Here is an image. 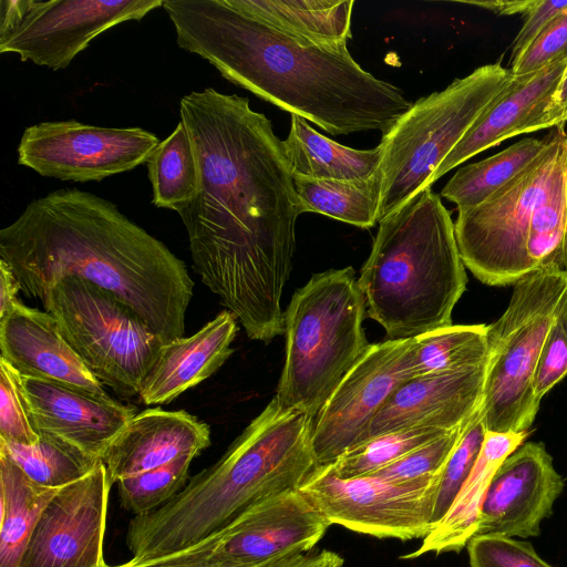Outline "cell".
Returning <instances> with one entry per match:
<instances>
[{"label":"cell","mask_w":567,"mask_h":567,"mask_svg":"<svg viewBox=\"0 0 567 567\" xmlns=\"http://www.w3.org/2000/svg\"><path fill=\"white\" fill-rule=\"evenodd\" d=\"M199 168L178 212L195 272L251 340L284 334L281 297L302 214L282 141L249 100L213 87L179 102Z\"/></svg>","instance_id":"obj_1"},{"label":"cell","mask_w":567,"mask_h":567,"mask_svg":"<svg viewBox=\"0 0 567 567\" xmlns=\"http://www.w3.org/2000/svg\"><path fill=\"white\" fill-rule=\"evenodd\" d=\"M0 259L28 298L78 276L130 306L166 343L184 337L194 281L183 260L93 193L61 188L0 230Z\"/></svg>","instance_id":"obj_2"},{"label":"cell","mask_w":567,"mask_h":567,"mask_svg":"<svg viewBox=\"0 0 567 567\" xmlns=\"http://www.w3.org/2000/svg\"><path fill=\"white\" fill-rule=\"evenodd\" d=\"M177 45L229 82L332 135L388 133L411 107L403 92L360 66L347 43L301 42L226 0H166Z\"/></svg>","instance_id":"obj_3"},{"label":"cell","mask_w":567,"mask_h":567,"mask_svg":"<svg viewBox=\"0 0 567 567\" xmlns=\"http://www.w3.org/2000/svg\"><path fill=\"white\" fill-rule=\"evenodd\" d=\"M313 420L274 396L216 463L131 520L126 544L133 556L125 564L141 566L193 547L256 502L299 489L318 467Z\"/></svg>","instance_id":"obj_4"},{"label":"cell","mask_w":567,"mask_h":567,"mask_svg":"<svg viewBox=\"0 0 567 567\" xmlns=\"http://www.w3.org/2000/svg\"><path fill=\"white\" fill-rule=\"evenodd\" d=\"M358 284L388 340L452 324L467 284L450 212L431 187L379 221Z\"/></svg>","instance_id":"obj_5"},{"label":"cell","mask_w":567,"mask_h":567,"mask_svg":"<svg viewBox=\"0 0 567 567\" xmlns=\"http://www.w3.org/2000/svg\"><path fill=\"white\" fill-rule=\"evenodd\" d=\"M365 298L352 267L311 276L284 312L285 363L275 398L316 417L370 343Z\"/></svg>","instance_id":"obj_6"},{"label":"cell","mask_w":567,"mask_h":567,"mask_svg":"<svg viewBox=\"0 0 567 567\" xmlns=\"http://www.w3.org/2000/svg\"><path fill=\"white\" fill-rule=\"evenodd\" d=\"M512 78L501 63L480 66L419 99L382 135L379 221L430 187L432 174Z\"/></svg>","instance_id":"obj_7"},{"label":"cell","mask_w":567,"mask_h":567,"mask_svg":"<svg viewBox=\"0 0 567 567\" xmlns=\"http://www.w3.org/2000/svg\"><path fill=\"white\" fill-rule=\"evenodd\" d=\"M507 309L487 328L489 362L482 411L487 431L527 433L538 412L532 389L549 328L567 293V271L536 269L514 285Z\"/></svg>","instance_id":"obj_8"},{"label":"cell","mask_w":567,"mask_h":567,"mask_svg":"<svg viewBox=\"0 0 567 567\" xmlns=\"http://www.w3.org/2000/svg\"><path fill=\"white\" fill-rule=\"evenodd\" d=\"M65 341L103 385L131 398L164 341L125 302L78 276H65L40 300Z\"/></svg>","instance_id":"obj_9"},{"label":"cell","mask_w":567,"mask_h":567,"mask_svg":"<svg viewBox=\"0 0 567 567\" xmlns=\"http://www.w3.org/2000/svg\"><path fill=\"white\" fill-rule=\"evenodd\" d=\"M567 162V132L554 127L546 150L477 206L458 209L455 237L464 266L488 286L514 285L534 271L526 250L535 209Z\"/></svg>","instance_id":"obj_10"},{"label":"cell","mask_w":567,"mask_h":567,"mask_svg":"<svg viewBox=\"0 0 567 567\" xmlns=\"http://www.w3.org/2000/svg\"><path fill=\"white\" fill-rule=\"evenodd\" d=\"M329 526L299 489L284 492L256 502L195 546L147 564L264 567L284 557L312 550Z\"/></svg>","instance_id":"obj_11"},{"label":"cell","mask_w":567,"mask_h":567,"mask_svg":"<svg viewBox=\"0 0 567 567\" xmlns=\"http://www.w3.org/2000/svg\"><path fill=\"white\" fill-rule=\"evenodd\" d=\"M163 4V0H1L0 53L63 70L104 31L141 21Z\"/></svg>","instance_id":"obj_12"},{"label":"cell","mask_w":567,"mask_h":567,"mask_svg":"<svg viewBox=\"0 0 567 567\" xmlns=\"http://www.w3.org/2000/svg\"><path fill=\"white\" fill-rule=\"evenodd\" d=\"M437 475L393 482L375 475L340 478L318 466L299 491L330 525L378 538H424L433 529Z\"/></svg>","instance_id":"obj_13"},{"label":"cell","mask_w":567,"mask_h":567,"mask_svg":"<svg viewBox=\"0 0 567 567\" xmlns=\"http://www.w3.org/2000/svg\"><path fill=\"white\" fill-rule=\"evenodd\" d=\"M159 142L141 127H103L76 120L41 122L24 128L18 164L43 177L102 181L147 163Z\"/></svg>","instance_id":"obj_14"},{"label":"cell","mask_w":567,"mask_h":567,"mask_svg":"<svg viewBox=\"0 0 567 567\" xmlns=\"http://www.w3.org/2000/svg\"><path fill=\"white\" fill-rule=\"evenodd\" d=\"M415 339L370 344L313 420L312 449L318 466L333 463L365 441L371 422L388 399L414 378Z\"/></svg>","instance_id":"obj_15"},{"label":"cell","mask_w":567,"mask_h":567,"mask_svg":"<svg viewBox=\"0 0 567 567\" xmlns=\"http://www.w3.org/2000/svg\"><path fill=\"white\" fill-rule=\"evenodd\" d=\"M103 463L58 491L44 508L19 567H95L103 540L111 488Z\"/></svg>","instance_id":"obj_16"},{"label":"cell","mask_w":567,"mask_h":567,"mask_svg":"<svg viewBox=\"0 0 567 567\" xmlns=\"http://www.w3.org/2000/svg\"><path fill=\"white\" fill-rule=\"evenodd\" d=\"M563 489L564 481L544 443L522 444L495 471L474 536H538L542 522L551 515Z\"/></svg>","instance_id":"obj_17"},{"label":"cell","mask_w":567,"mask_h":567,"mask_svg":"<svg viewBox=\"0 0 567 567\" xmlns=\"http://www.w3.org/2000/svg\"><path fill=\"white\" fill-rule=\"evenodd\" d=\"M18 379L38 434L55 436L99 458L136 414L135 408L109 395L95 396L45 379Z\"/></svg>","instance_id":"obj_18"},{"label":"cell","mask_w":567,"mask_h":567,"mask_svg":"<svg viewBox=\"0 0 567 567\" xmlns=\"http://www.w3.org/2000/svg\"><path fill=\"white\" fill-rule=\"evenodd\" d=\"M489 357L455 371L415 377L388 399L371 422L365 441L413 427L451 431L481 408Z\"/></svg>","instance_id":"obj_19"},{"label":"cell","mask_w":567,"mask_h":567,"mask_svg":"<svg viewBox=\"0 0 567 567\" xmlns=\"http://www.w3.org/2000/svg\"><path fill=\"white\" fill-rule=\"evenodd\" d=\"M0 359L18 374L55 381L95 396H107L47 311L20 300L0 318Z\"/></svg>","instance_id":"obj_20"},{"label":"cell","mask_w":567,"mask_h":567,"mask_svg":"<svg viewBox=\"0 0 567 567\" xmlns=\"http://www.w3.org/2000/svg\"><path fill=\"white\" fill-rule=\"evenodd\" d=\"M566 68L567 59H564L532 73L513 75L439 165L429 186L476 154L513 136L535 132Z\"/></svg>","instance_id":"obj_21"},{"label":"cell","mask_w":567,"mask_h":567,"mask_svg":"<svg viewBox=\"0 0 567 567\" xmlns=\"http://www.w3.org/2000/svg\"><path fill=\"white\" fill-rule=\"evenodd\" d=\"M210 444L209 426L186 411L151 408L136 413L114 437L101 461L110 484L164 465Z\"/></svg>","instance_id":"obj_22"},{"label":"cell","mask_w":567,"mask_h":567,"mask_svg":"<svg viewBox=\"0 0 567 567\" xmlns=\"http://www.w3.org/2000/svg\"><path fill=\"white\" fill-rule=\"evenodd\" d=\"M237 318L219 312L190 337L164 343L145 375L140 399L146 405L169 403L214 374L231 355Z\"/></svg>","instance_id":"obj_23"},{"label":"cell","mask_w":567,"mask_h":567,"mask_svg":"<svg viewBox=\"0 0 567 567\" xmlns=\"http://www.w3.org/2000/svg\"><path fill=\"white\" fill-rule=\"evenodd\" d=\"M526 436L527 433L487 431L476 463L445 516L415 551L402 558L413 559L427 553H458L465 548L475 535L481 505L495 471Z\"/></svg>","instance_id":"obj_24"},{"label":"cell","mask_w":567,"mask_h":567,"mask_svg":"<svg viewBox=\"0 0 567 567\" xmlns=\"http://www.w3.org/2000/svg\"><path fill=\"white\" fill-rule=\"evenodd\" d=\"M234 9L301 42L347 43L353 0H226Z\"/></svg>","instance_id":"obj_25"},{"label":"cell","mask_w":567,"mask_h":567,"mask_svg":"<svg viewBox=\"0 0 567 567\" xmlns=\"http://www.w3.org/2000/svg\"><path fill=\"white\" fill-rule=\"evenodd\" d=\"M282 144L292 174L317 179L369 178L378 173L383 154L380 144L372 150H355L337 143L297 115H291Z\"/></svg>","instance_id":"obj_26"},{"label":"cell","mask_w":567,"mask_h":567,"mask_svg":"<svg viewBox=\"0 0 567 567\" xmlns=\"http://www.w3.org/2000/svg\"><path fill=\"white\" fill-rule=\"evenodd\" d=\"M59 489L37 484L0 452V567H19L38 520Z\"/></svg>","instance_id":"obj_27"},{"label":"cell","mask_w":567,"mask_h":567,"mask_svg":"<svg viewBox=\"0 0 567 567\" xmlns=\"http://www.w3.org/2000/svg\"><path fill=\"white\" fill-rule=\"evenodd\" d=\"M551 132L543 138H523L502 152L463 166L446 183L441 196L458 209L480 205L525 171L548 146Z\"/></svg>","instance_id":"obj_28"},{"label":"cell","mask_w":567,"mask_h":567,"mask_svg":"<svg viewBox=\"0 0 567 567\" xmlns=\"http://www.w3.org/2000/svg\"><path fill=\"white\" fill-rule=\"evenodd\" d=\"M302 213H317L360 227L379 223L382 177L364 179H317L293 175Z\"/></svg>","instance_id":"obj_29"},{"label":"cell","mask_w":567,"mask_h":567,"mask_svg":"<svg viewBox=\"0 0 567 567\" xmlns=\"http://www.w3.org/2000/svg\"><path fill=\"white\" fill-rule=\"evenodd\" d=\"M146 164L154 206L178 213L197 195L198 162L182 121L159 142Z\"/></svg>","instance_id":"obj_30"},{"label":"cell","mask_w":567,"mask_h":567,"mask_svg":"<svg viewBox=\"0 0 567 567\" xmlns=\"http://www.w3.org/2000/svg\"><path fill=\"white\" fill-rule=\"evenodd\" d=\"M33 445L0 440V452L9 456L33 482L62 488L97 468L102 461L79 447L48 434H39Z\"/></svg>","instance_id":"obj_31"},{"label":"cell","mask_w":567,"mask_h":567,"mask_svg":"<svg viewBox=\"0 0 567 567\" xmlns=\"http://www.w3.org/2000/svg\"><path fill=\"white\" fill-rule=\"evenodd\" d=\"M487 324H451L415 337V377L440 374L478 364L489 357Z\"/></svg>","instance_id":"obj_32"},{"label":"cell","mask_w":567,"mask_h":567,"mask_svg":"<svg viewBox=\"0 0 567 567\" xmlns=\"http://www.w3.org/2000/svg\"><path fill=\"white\" fill-rule=\"evenodd\" d=\"M447 432L413 427L384 433L349 449L333 463L323 466L340 478L370 475Z\"/></svg>","instance_id":"obj_33"},{"label":"cell","mask_w":567,"mask_h":567,"mask_svg":"<svg viewBox=\"0 0 567 567\" xmlns=\"http://www.w3.org/2000/svg\"><path fill=\"white\" fill-rule=\"evenodd\" d=\"M565 169L566 164L530 219L526 250L534 270L553 267L567 271Z\"/></svg>","instance_id":"obj_34"},{"label":"cell","mask_w":567,"mask_h":567,"mask_svg":"<svg viewBox=\"0 0 567 567\" xmlns=\"http://www.w3.org/2000/svg\"><path fill=\"white\" fill-rule=\"evenodd\" d=\"M193 453L118 482L122 506L137 515L148 514L179 493L186 483Z\"/></svg>","instance_id":"obj_35"},{"label":"cell","mask_w":567,"mask_h":567,"mask_svg":"<svg viewBox=\"0 0 567 567\" xmlns=\"http://www.w3.org/2000/svg\"><path fill=\"white\" fill-rule=\"evenodd\" d=\"M487 429L482 405L464 426L461 437L437 474L436 499L433 513L434 528L452 506L481 453Z\"/></svg>","instance_id":"obj_36"},{"label":"cell","mask_w":567,"mask_h":567,"mask_svg":"<svg viewBox=\"0 0 567 567\" xmlns=\"http://www.w3.org/2000/svg\"><path fill=\"white\" fill-rule=\"evenodd\" d=\"M466 423L370 475L393 482H408L436 476L457 444Z\"/></svg>","instance_id":"obj_37"},{"label":"cell","mask_w":567,"mask_h":567,"mask_svg":"<svg viewBox=\"0 0 567 567\" xmlns=\"http://www.w3.org/2000/svg\"><path fill=\"white\" fill-rule=\"evenodd\" d=\"M567 377V293L544 341L532 381L533 395H544Z\"/></svg>","instance_id":"obj_38"},{"label":"cell","mask_w":567,"mask_h":567,"mask_svg":"<svg viewBox=\"0 0 567 567\" xmlns=\"http://www.w3.org/2000/svg\"><path fill=\"white\" fill-rule=\"evenodd\" d=\"M470 567H553L534 547L513 537L478 535L466 545Z\"/></svg>","instance_id":"obj_39"},{"label":"cell","mask_w":567,"mask_h":567,"mask_svg":"<svg viewBox=\"0 0 567 567\" xmlns=\"http://www.w3.org/2000/svg\"><path fill=\"white\" fill-rule=\"evenodd\" d=\"M39 437L30 422L18 374L0 359V440L33 445Z\"/></svg>","instance_id":"obj_40"},{"label":"cell","mask_w":567,"mask_h":567,"mask_svg":"<svg viewBox=\"0 0 567 567\" xmlns=\"http://www.w3.org/2000/svg\"><path fill=\"white\" fill-rule=\"evenodd\" d=\"M564 59H567V10L512 61L511 72L513 75H523Z\"/></svg>","instance_id":"obj_41"},{"label":"cell","mask_w":567,"mask_h":567,"mask_svg":"<svg viewBox=\"0 0 567 567\" xmlns=\"http://www.w3.org/2000/svg\"><path fill=\"white\" fill-rule=\"evenodd\" d=\"M566 10L567 0H537L535 6L525 14L524 24L512 43L511 62Z\"/></svg>","instance_id":"obj_42"},{"label":"cell","mask_w":567,"mask_h":567,"mask_svg":"<svg viewBox=\"0 0 567 567\" xmlns=\"http://www.w3.org/2000/svg\"><path fill=\"white\" fill-rule=\"evenodd\" d=\"M567 122V68L558 86L536 123L535 131L561 126Z\"/></svg>","instance_id":"obj_43"},{"label":"cell","mask_w":567,"mask_h":567,"mask_svg":"<svg viewBox=\"0 0 567 567\" xmlns=\"http://www.w3.org/2000/svg\"><path fill=\"white\" fill-rule=\"evenodd\" d=\"M343 558L328 549L290 555L264 567H343Z\"/></svg>","instance_id":"obj_44"},{"label":"cell","mask_w":567,"mask_h":567,"mask_svg":"<svg viewBox=\"0 0 567 567\" xmlns=\"http://www.w3.org/2000/svg\"><path fill=\"white\" fill-rule=\"evenodd\" d=\"M19 291H21V286L16 275L8 264L0 259V318L11 309L14 302L20 300Z\"/></svg>","instance_id":"obj_45"},{"label":"cell","mask_w":567,"mask_h":567,"mask_svg":"<svg viewBox=\"0 0 567 567\" xmlns=\"http://www.w3.org/2000/svg\"><path fill=\"white\" fill-rule=\"evenodd\" d=\"M537 0H513V1H461L462 3L482 7L499 16L526 14Z\"/></svg>","instance_id":"obj_46"},{"label":"cell","mask_w":567,"mask_h":567,"mask_svg":"<svg viewBox=\"0 0 567 567\" xmlns=\"http://www.w3.org/2000/svg\"><path fill=\"white\" fill-rule=\"evenodd\" d=\"M113 567H166V566H158V565H154V564H146V565H141V566H128L127 564H122V565H117V566H113Z\"/></svg>","instance_id":"obj_47"},{"label":"cell","mask_w":567,"mask_h":567,"mask_svg":"<svg viewBox=\"0 0 567 567\" xmlns=\"http://www.w3.org/2000/svg\"><path fill=\"white\" fill-rule=\"evenodd\" d=\"M565 200H566V210H567V163L565 169Z\"/></svg>","instance_id":"obj_48"},{"label":"cell","mask_w":567,"mask_h":567,"mask_svg":"<svg viewBox=\"0 0 567 567\" xmlns=\"http://www.w3.org/2000/svg\"><path fill=\"white\" fill-rule=\"evenodd\" d=\"M95 567H111V566H109L105 561H103L102 564H100V565H97Z\"/></svg>","instance_id":"obj_49"}]
</instances>
